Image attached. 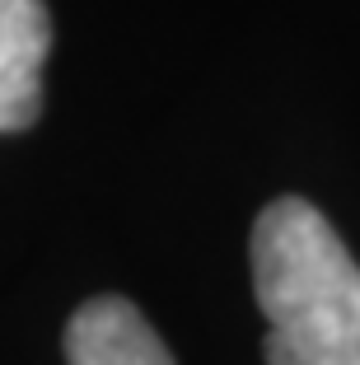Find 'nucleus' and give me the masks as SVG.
<instances>
[{"mask_svg":"<svg viewBox=\"0 0 360 365\" xmlns=\"http://www.w3.org/2000/svg\"><path fill=\"white\" fill-rule=\"evenodd\" d=\"M52 19L43 0H0V131H24L43 113V66Z\"/></svg>","mask_w":360,"mask_h":365,"instance_id":"f03ea898","label":"nucleus"},{"mask_svg":"<svg viewBox=\"0 0 360 365\" xmlns=\"http://www.w3.org/2000/svg\"><path fill=\"white\" fill-rule=\"evenodd\" d=\"M253 290L267 365H360V262L318 206L281 197L257 215Z\"/></svg>","mask_w":360,"mask_h":365,"instance_id":"f257e3e1","label":"nucleus"},{"mask_svg":"<svg viewBox=\"0 0 360 365\" xmlns=\"http://www.w3.org/2000/svg\"><path fill=\"white\" fill-rule=\"evenodd\" d=\"M66 365H173V356L131 300L98 295L71 314Z\"/></svg>","mask_w":360,"mask_h":365,"instance_id":"7ed1b4c3","label":"nucleus"}]
</instances>
